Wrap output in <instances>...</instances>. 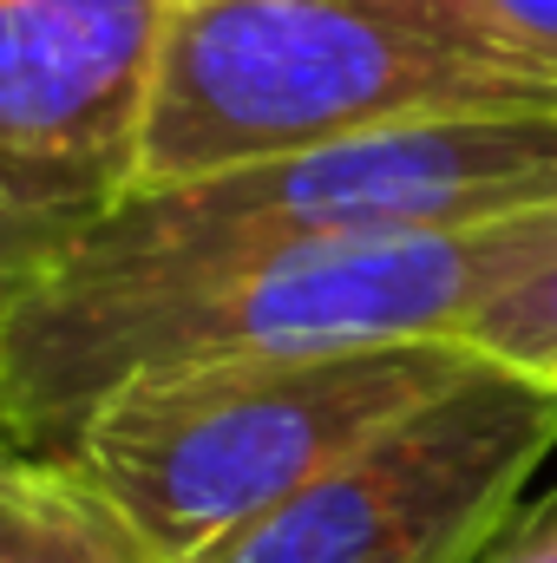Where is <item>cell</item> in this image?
I'll use <instances>...</instances> for the list:
<instances>
[{
	"label": "cell",
	"instance_id": "obj_9",
	"mask_svg": "<svg viewBox=\"0 0 557 563\" xmlns=\"http://www.w3.org/2000/svg\"><path fill=\"white\" fill-rule=\"evenodd\" d=\"M86 223H92V217L26 210V203L0 197V314H7L26 288H40V282L53 276V263L79 243V230H86Z\"/></svg>",
	"mask_w": 557,
	"mask_h": 563
},
{
	"label": "cell",
	"instance_id": "obj_6",
	"mask_svg": "<svg viewBox=\"0 0 557 563\" xmlns=\"http://www.w3.org/2000/svg\"><path fill=\"white\" fill-rule=\"evenodd\" d=\"M184 0H0V197L106 217L139 190L144 119Z\"/></svg>",
	"mask_w": 557,
	"mask_h": 563
},
{
	"label": "cell",
	"instance_id": "obj_1",
	"mask_svg": "<svg viewBox=\"0 0 557 563\" xmlns=\"http://www.w3.org/2000/svg\"><path fill=\"white\" fill-rule=\"evenodd\" d=\"M557 256V203L401 236L164 256L99 243L92 223L0 314V420L66 445L132 374L223 354L368 341H459L512 282Z\"/></svg>",
	"mask_w": 557,
	"mask_h": 563
},
{
	"label": "cell",
	"instance_id": "obj_4",
	"mask_svg": "<svg viewBox=\"0 0 557 563\" xmlns=\"http://www.w3.org/2000/svg\"><path fill=\"white\" fill-rule=\"evenodd\" d=\"M545 203H557V112H466L210 170L190 184H151L92 217V236L119 250L210 256L459 230Z\"/></svg>",
	"mask_w": 557,
	"mask_h": 563
},
{
	"label": "cell",
	"instance_id": "obj_8",
	"mask_svg": "<svg viewBox=\"0 0 557 563\" xmlns=\"http://www.w3.org/2000/svg\"><path fill=\"white\" fill-rule=\"evenodd\" d=\"M466 347L518 367V374H538L545 387H557V256L545 269H532L525 282H512L466 334Z\"/></svg>",
	"mask_w": 557,
	"mask_h": 563
},
{
	"label": "cell",
	"instance_id": "obj_2",
	"mask_svg": "<svg viewBox=\"0 0 557 563\" xmlns=\"http://www.w3.org/2000/svg\"><path fill=\"white\" fill-rule=\"evenodd\" d=\"M466 112H557V73L479 0H184L139 190Z\"/></svg>",
	"mask_w": 557,
	"mask_h": 563
},
{
	"label": "cell",
	"instance_id": "obj_7",
	"mask_svg": "<svg viewBox=\"0 0 557 563\" xmlns=\"http://www.w3.org/2000/svg\"><path fill=\"white\" fill-rule=\"evenodd\" d=\"M0 563H171L66 452L0 420Z\"/></svg>",
	"mask_w": 557,
	"mask_h": 563
},
{
	"label": "cell",
	"instance_id": "obj_11",
	"mask_svg": "<svg viewBox=\"0 0 557 563\" xmlns=\"http://www.w3.org/2000/svg\"><path fill=\"white\" fill-rule=\"evenodd\" d=\"M545 73H557V0H479Z\"/></svg>",
	"mask_w": 557,
	"mask_h": 563
},
{
	"label": "cell",
	"instance_id": "obj_10",
	"mask_svg": "<svg viewBox=\"0 0 557 563\" xmlns=\"http://www.w3.org/2000/svg\"><path fill=\"white\" fill-rule=\"evenodd\" d=\"M479 563H557V492L538 498L532 511H518V518L485 544Z\"/></svg>",
	"mask_w": 557,
	"mask_h": 563
},
{
	"label": "cell",
	"instance_id": "obj_5",
	"mask_svg": "<svg viewBox=\"0 0 557 563\" xmlns=\"http://www.w3.org/2000/svg\"><path fill=\"white\" fill-rule=\"evenodd\" d=\"M557 452V387L472 354L321 478L190 563H479Z\"/></svg>",
	"mask_w": 557,
	"mask_h": 563
},
{
	"label": "cell",
	"instance_id": "obj_3",
	"mask_svg": "<svg viewBox=\"0 0 557 563\" xmlns=\"http://www.w3.org/2000/svg\"><path fill=\"white\" fill-rule=\"evenodd\" d=\"M472 354L466 341H368L177 361L119 380L66 452L157 558L190 563L295 498L374 426L439 394Z\"/></svg>",
	"mask_w": 557,
	"mask_h": 563
}]
</instances>
